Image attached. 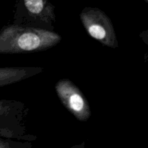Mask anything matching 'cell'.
Instances as JSON below:
<instances>
[{
    "instance_id": "obj_1",
    "label": "cell",
    "mask_w": 148,
    "mask_h": 148,
    "mask_svg": "<svg viewBox=\"0 0 148 148\" xmlns=\"http://www.w3.org/2000/svg\"><path fill=\"white\" fill-rule=\"evenodd\" d=\"M62 40L51 30L13 24L0 30V53H23L51 49Z\"/></svg>"
},
{
    "instance_id": "obj_2",
    "label": "cell",
    "mask_w": 148,
    "mask_h": 148,
    "mask_svg": "<svg viewBox=\"0 0 148 148\" xmlns=\"http://www.w3.org/2000/svg\"><path fill=\"white\" fill-rule=\"evenodd\" d=\"M16 25L27 22V27L53 29L55 7L49 0H17L14 14Z\"/></svg>"
},
{
    "instance_id": "obj_3",
    "label": "cell",
    "mask_w": 148,
    "mask_h": 148,
    "mask_svg": "<svg viewBox=\"0 0 148 148\" xmlns=\"http://www.w3.org/2000/svg\"><path fill=\"white\" fill-rule=\"evenodd\" d=\"M79 19L90 36L106 46L118 47L112 22L103 10L98 7H85L79 14Z\"/></svg>"
},
{
    "instance_id": "obj_4",
    "label": "cell",
    "mask_w": 148,
    "mask_h": 148,
    "mask_svg": "<svg viewBox=\"0 0 148 148\" xmlns=\"http://www.w3.org/2000/svg\"><path fill=\"white\" fill-rule=\"evenodd\" d=\"M56 94L65 108L80 121L91 116L89 103L80 90L69 79H62L55 85Z\"/></svg>"
},
{
    "instance_id": "obj_5",
    "label": "cell",
    "mask_w": 148,
    "mask_h": 148,
    "mask_svg": "<svg viewBox=\"0 0 148 148\" xmlns=\"http://www.w3.org/2000/svg\"><path fill=\"white\" fill-rule=\"evenodd\" d=\"M41 67L0 68V88L27 79L43 72Z\"/></svg>"
},
{
    "instance_id": "obj_6",
    "label": "cell",
    "mask_w": 148,
    "mask_h": 148,
    "mask_svg": "<svg viewBox=\"0 0 148 148\" xmlns=\"http://www.w3.org/2000/svg\"><path fill=\"white\" fill-rule=\"evenodd\" d=\"M20 103L0 100V137H12V130L9 128V123L12 121V112H16L15 109H19Z\"/></svg>"
},
{
    "instance_id": "obj_7",
    "label": "cell",
    "mask_w": 148,
    "mask_h": 148,
    "mask_svg": "<svg viewBox=\"0 0 148 148\" xmlns=\"http://www.w3.org/2000/svg\"><path fill=\"white\" fill-rule=\"evenodd\" d=\"M31 147L30 143L14 142L0 137V148H30Z\"/></svg>"
},
{
    "instance_id": "obj_8",
    "label": "cell",
    "mask_w": 148,
    "mask_h": 148,
    "mask_svg": "<svg viewBox=\"0 0 148 148\" xmlns=\"http://www.w3.org/2000/svg\"><path fill=\"white\" fill-rule=\"evenodd\" d=\"M85 142H82V143H80V144L75 145L72 146V147H71L70 148H85Z\"/></svg>"
},
{
    "instance_id": "obj_9",
    "label": "cell",
    "mask_w": 148,
    "mask_h": 148,
    "mask_svg": "<svg viewBox=\"0 0 148 148\" xmlns=\"http://www.w3.org/2000/svg\"><path fill=\"white\" fill-rule=\"evenodd\" d=\"M145 2H148V0H145Z\"/></svg>"
}]
</instances>
